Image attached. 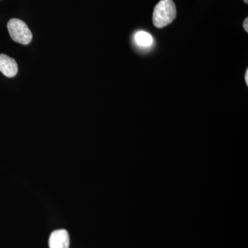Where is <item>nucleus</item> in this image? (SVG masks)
Wrapping results in <instances>:
<instances>
[{"label": "nucleus", "instance_id": "1", "mask_svg": "<svg viewBox=\"0 0 248 248\" xmlns=\"http://www.w3.org/2000/svg\"><path fill=\"white\" fill-rule=\"evenodd\" d=\"M177 16V9L172 0H160L155 6L153 14V24L164 28L171 24Z\"/></svg>", "mask_w": 248, "mask_h": 248}, {"label": "nucleus", "instance_id": "2", "mask_svg": "<svg viewBox=\"0 0 248 248\" xmlns=\"http://www.w3.org/2000/svg\"><path fill=\"white\" fill-rule=\"evenodd\" d=\"M8 30L11 39L21 45H27L32 38V32L27 24L19 19H10L7 24Z\"/></svg>", "mask_w": 248, "mask_h": 248}, {"label": "nucleus", "instance_id": "3", "mask_svg": "<svg viewBox=\"0 0 248 248\" xmlns=\"http://www.w3.org/2000/svg\"><path fill=\"white\" fill-rule=\"evenodd\" d=\"M50 248H69V234L66 230H58L53 232L49 238Z\"/></svg>", "mask_w": 248, "mask_h": 248}, {"label": "nucleus", "instance_id": "4", "mask_svg": "<svg viewBox=\"0 0 248 248\" xmlns=\"http://www.w3.org/2000/svg\"><path fill=\"white\" fill-rule=\"evenodd\" d=\"M17 71L16 60L4 54H0V72L7 78H13L17 75Z\"/></svg>", "mask_w": 248, "mask_h": 248}, {"label": "nucleus", "instance_id": "5", "mask_svg": "<svg viewBox=\"0 0 248 248\" xmlns=\"http://www.w3.org/2000/svg\"><path fill=\"white\" fill-rule=\"evenodd\" d=\"M135 40L138 45L143 47L150 46L153 45V38L151 35L145 31H140L135 35Z\"/></svg>", "mask_w": 248, "mask_h": 248}, {"label": "nucleus", "instance_id": "6", "mask_svg": "<svg viewBox=\"0 0 248 248\" xmlns=\"http://www.w3.org/2000/svg\"><path fill=\"white\" fill-rule=\"evenodd\" d=\"M244 30L246 31V32H248V18H246L244 22Z\"/></svg>", "mask_w": 248, "mask_h": 248}, {"label": "nucleus", "instance_id": "7", "mask_svg": "<svg viewBox=\"0 0 248 248\" xmlns=\"http://www.w3.org/2000/svg\"><path fill=\"white\" fill-rule=\"evenodd\" d=\"M245 80H246V84L248 86V69L246 71V75H245Z\"/></svg>", "mask_w": 248, "mask_h": 248}, {"label": "nucleus", "instance_id": "8", "mask_svg": "<svg viewBox=\"0 0 248 248\" xmlns=\"http://www.w3.org/2000/svg\"><path fill=\"white\" fill-rule=\"evenodd\" d=\"M244 2H245V3H246V4H248V0H244Z\"/></svg>", "mask_w": 248, "mask_h": 248}]
</instances>
